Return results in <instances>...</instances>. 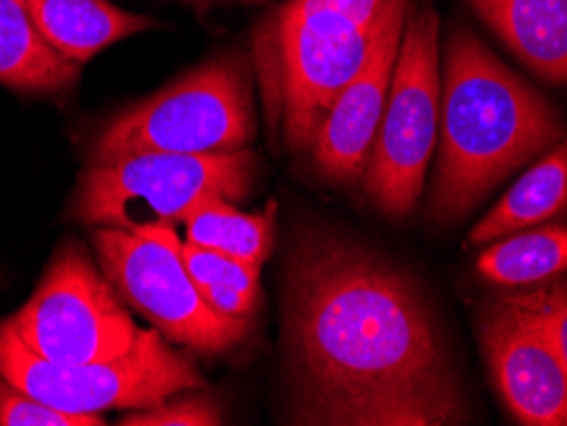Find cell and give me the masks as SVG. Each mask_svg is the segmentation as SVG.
I'll return each instance as SVG.
<instances>
[{
    "instance_id": "1",
    "label": "cell",
    "mask_w": 567,
    "mask_h": 426,
    "mask_svg": "<svg viewBox=\"0 0 567 426\" xmlns=\"http://www.w3.org/2000/svg\"><path fill=\"white\" fill-rule=\"evenodd\" d=\"M295 424H465L445 335L399 266L320 230L295 243L284 281Z\"/></svg>"
},
{
    "instance_id": "2",
    "label": "cell",
    "mask_w": 567,
    "mask_h": 426,
    "mask_svg": "<svg viewBox=\"0 0 567 426\" xmlns=\"http://www.w3.org/2000/svg\"><path fill=\"white\" fill-rule=\"evenodd\" d=\"M567 136L563 113L468 29L447 41L432 222L473 212L498 184Z\"/></svg>"
},
{
    "instance_id": "3",
    "label": "cell",
    "mask_w": 567,
    "mask_h": 426,
    "mask_svg": "<svg viewBox=\"0 0 567 426\" xmlns=\"http://www.w3.org/2000/svg\"><path fill=\"white\" fill-rule=\"evenodd\" d=\"M410 8V0H289L266 23L256 49L291 152L310 148L340 92Z\"/></svg>"
},
{
    "instance_id": "4",
    "label": "cell",
    "mask_w": 567,
    "mask_h": 426,
    "mask_svg": "<svg viewBox=\"0 0 567 426\" xmlns=\"http://www.w3.org/2000/svg\"><path fill=\"white\" fill-rule=\"evenodd\" d=\"M254 136L248 62L240 54H223L197 64L107 123L93 162L141 152H236L251 144Z\"/></svg>"
},
{
    "instance_id": "5",
    "label": "cell",
    "mask_w": 567,
    "mask_h": 426,
    "mask_svg": "<svg viewBox=\"0 0 567 426\" xmlns=\"http://www.w3.org/2000/svg\"><path fill=\"white\" fill-rule=\"evenodd\" d=\"M258 174L246 148L215 154L141 152L93 162L80 177L72 215L93 228L138 230L154 222H182L197 202L225 197L240 202Z\"/></svg>"
},
{
    "instance_id": "6",
    "label": "cell",
    "mask_w": 567,
    "mask_h": 426,
    "mask_svg": "<svg viewBox=\"0 0 567 426\" xmlns=\"http://www.w3.org/2000/svg\"><path fill=\"white\" fill-rule=\"evenodd\" d=\"M440 15L432 6L406 15L363 191L391 220H404L424 195L440 136Z\"/></svg>"
},
{
    "instance_id": "7",
    "label": "cell",
    "mask_w": 567,
    "mask_h": 426,
    "mask_svg": "<svg viewBox=\"0 0 567 426\" xmlns=\"http://www.w3.org/2000/svg\"><path fill=\"white\" fill-rule=\"evenodd\" d=\"M0 378L49 406L72 414H103L111 408H146L179 391L203 388V373L189 357L169 347L158 330H141L126 355L93 363H56L33 353L0 322Z\"/></svg>"
},
{
    "instance_id": "8",
    "label": "cell",
    "mask_w": 567,
    "mask_h": 426,
    "mask_svg": "<svg viewBox=\"0 0 567 426\" xmlns=\"http://www.w3.org/2000/svg\"><path fill=\"white\" fill-rule=\"evenodd\" d=\"M182 243L174 222L93 230L107 281L166 340L205 355L228 353L246 340L248 320L218 314L205 302L187 271Z\"/></svg>"
},
{
    "instance_id": "9",
    "label": "cell",
    "mask_w": 567,
    "mask_h": 426,
    "mask_svg": "<svg viewBox=\"0 0 567 426\" xmlns=\"http://www.w3.org/2000/svg\"><path fill=\"white\" fill-rule=\"evenodd\" d=\"M8 322L23 345L56 363L126 355L141 332L118 299V289L97 273L85 250L72 243L54 256L37 291Z\"/></svg>"
},
{
    "instance_id": "10",
    "label": "cell",
    "mask_w": 567,
    "mask_h": 426,
    "mask_svg": "<svg viewBox=\"0 0 567 426\" xmlns=\"http://www.w3.org/2000/svg\"><path fill=\"white\" fill-rule=\"evenodd\" d=\"M478 337L508 414L524 426H567V367L545 324L504 294L483 306Z\"/></svg>"
},
{
    "instance_id": "11",
    "label": "cell",
    "mask_w": 567,
    "mask_h": 426,
    "mask_svg": "<svg viewBox=\"0 0 567 426\" xmlns=\"http://www.w3.org/2000/svg\"><path fill=\"white\" fill-rule=\"evenodd\" d=\"M406 15L386 31L377 54L365 64V70L340 92V97L332 103L320 128L312 136L307 156L312 158L315 169L324 179L340 184L363 179L383 118V107H386L391 74H394Z\"/></svg>"
},
{
    "instance_id": "12",
    "label": "cell",
    "mask_w": 567,
    "mask_h": 426,
    "mask_svg": "<svg viewBox=\"0 0 567 426\" xmlns=\"http://www.w3.org/2000/svg\"><path fill=\"white\" fill-rule=\"evenodd\" d=\"M475 15L547 85H567V0H468Z\"/></svg>"
},
{
    "instance_id": "13",
    "label": "cell",
    "mask_w": 567,
    "mask_h": 426,
    "mask_svg": "<svg viewBox=\"0 0 567 426\" xmlns=\"http://www.w3.org/2000/svg\"><path fill=\"white\" fill-rule=\"evenodd\" d=\"M49 44L64 60L85 64L123 39L156 29L158 21L131 13L111 0H27Z\"/></svg>"
},
{
    "instance_id": "14",
    "label": "cell",
    "mask_w": 567,
    "mask_h": 426,
    "mask_svg": "<svg viewBox=\"0 0 567 426\" xmlns=\"http://www.w3.org/2000/svg\"><path fill=\"white\" fill-rule=\"evenodd\" d=\"M78 77L80 64L49 44L27 0H0V85L23 95H62Z\"/></svg>"
},
{
    "instance_id": "15",
    "label": "cell",
    "mask_w": 567,
    "mask_h": 426,
    "mask_svg": "<svg viewBox=\"0 0 567 426\" xmlns=\"http://www.w3.org/2000/svg\"><path fill=\"white\" fill-rule=\"evenodd\" d=\"M563 212H567V136L532 162L506 195L475 222L468 243L486 246L508 232L553 222Z\"/></svg>"
},
{
    "instance_id": "16",
    "label": "cell",
    "mask_w": 567,
    "mask_h": 426,
    "mask_svg": "<svg viewBox=\"0 0 567 426\" xmlns=\"http://www.w3.org/2000/svg\"><path fill=\"white\" fill-rule=\"evenodd\" d=\"M475 271L504 289H527L567 273V225H535L486 243Z\"/></svg>"
},
{
    "instance_id": "17",
    "label": "cell",
    "mask_w": 567,
    "mask_h": 426,
    "mask_svg": "<svg viewBox=\"0 0 567 426\" xmlns=\"http://www.w3.org/2000/svg\"><path fill=\"white\" fill-rule=\"evenodd\" d=\"M182 222L189 243L264 266L274 248L277 205L271 202L261 212H244L230 199L207 197L192 207Z\"/></svg>"
},
{
    "instance_id": "18",
    "label": "cell",
    "mask_w": 567,
    "mask_h": 426,
    "mask_svg": "<svg viewBox=\"0 0 567 426\" xmlns=\"http://www.w3.org/2000/svg\"><path fill=\"white\" fill-rule=\"evenodd\" d=\"M187 271L195 279L199 294L215 312L233 316V320H248L261 299V269L244 258L220 253V250L203 248L185 240L182 243Z\"/></svg>"
},
{
    "instance_id": "19",
    "label": "cell",
    "mask_w": 567,
    "mask_h": 426,
    "mask_svg": "<svg viewBox=\"0 0 567 426\" xmlns=\"http://www.w3.org/2000/svg\"><path fill=\"white\" fill-rule=\"evenodd\" d=\"M123 426H218L223 424V412L210 396L179 391L166 396L158 404L146 408H133L121 419Z\"/></svg>"
},
{
    "instance_id": "20",
    "label": "cell",
    "mask_w": 567,
    "mask_h": 426,
    "mask_svg": "<svg viewBox=\"0 0 567 426\" xmlns=\"http://www.w3.org/2000/svg\"><path fill=\"white\" fill-rule=\"evenodd\" d=\"M103 414H72L49 406L0 378V426H103Z\"/></svg>"
},
{
    "instance_id": "21",
    "label": "cell",
    "mask_w": 567,
    "mask_h": 426,
    "mask_svg": "<svg viewBox=\"0 0 567 426\" xmlns=\"http://www.w3.org/2000/svg\"><path fill=\"white\" fill-rule=\"evenodd\" d=\"M508 297L545 324L567 367V273L527 289H512Z\"/></svg>"
}]
</instances>
